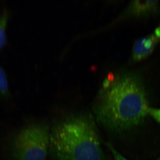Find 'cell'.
I'll use <instances>...</instances> for the list:
<instances>
[{
  "label": "cell",
  "instance_id": "1",
  "mask_svg": "<svg viewBox=\"0 0 160 160\" xmlns=\"http://www.w3.org/2000/svg\"><path fill=\"white\" fill-rule=\"evenodd\" d=\"M149 108L141 81L134 75L126 74L104 80L93 111L103 127L119 132L139 124Z\"/></svg>",
  "mask_w": 160,
  "mask_h": 160
},
{
  "label": "cell",
  "instance_id": "6",
  "mask_svg": "<svg viewBox=\"0 0 160 160\" xmlns=\"http://www.w3.org/2000/svg\"><path fill=\"white\" fill-rule=\"evenodd\" d=\"M9 12L7 10L4 9L0 13V51L4 47L7 43V29Z\"/></svg>",
  "mask_w": 160,
  "mask_h": 160
},
{
  "label": "cell",
  "instance_id": "3",
  "mask_svg": "<svg viewBox=\"0 0 160 160\" xmlns=\"http://www.w3.org/2000/svg\"><path fill=\"white\" fill-rule=\"evenodd\" d=\"M50 131L44 123L30 124L20 129L10 142L12 155L17 160H46Z\"/></svg>",
  "mask_w": 160,
  "mask_h": 160
},
{
  "label": "cell",
  "instance_id": "9",
  "mask_svg": "<svg viewBox=\"0 0 160 160\" xmlns=\"http://www.w3.org/2000/svg\"><path fill=\"white\" fill-rule=\"evenodd\" d=\"M148 114L152 117L160 124V108L156 109L149 107L148 109Z\"/></svg>",
  "mask_w": 160,
  "mask_h": 160
},
{
  "label": "cell",
  "instance_id": "10",
  "mask_svg": "<svg viewBox=\"0 0 160 160\" xmlns=\"http://www.w3.org/2000/svg\"><path fill=\"white\" fill-rule=\"evenodd\" d=\"M155 35L158 38H160V26L158 27L155 29Z\"/></svg>",
  "mask_w": 160,
  "mask_h": 160
},
{
  "label": "cell",
  "instance_id": "5",
  "mask_svg": "<svg viewBox=\"0 0 160 160\" xmlns=\"http://www.w3.org/2000/svg\"><path fill=\"white\" fill-rule=\"evenodd\" d=\"M158 10V1L136 0L130 3L128 7V14L143 16L157 12Z\"/></svg>",
  "mask_w": 160,
  "mask_h": 160
},
{
  "label": "cell",
  "instance_id": "2",
  "mask_svg": "<svg viewBox=\"0 0 160 160\" xmlns=\"http://www.w3.org/2000/svg\"><path fill=\"white\" fill-rule=\"evenodd\" d=\"M49 148L56 160H105L94 120L91 116H71L50 132Z\"/></svg>",
  "mask_w": 160,
  "mask_h": 160
},
{
  "label": "cell",
  "instance_id": "8",
  "mask_svg": "<svg viewBox=\"0 0 160 160\" xmlns=\"http://www.w3.org/2000/svg\"><path fill=\"white\" fill-rule=\"evenodd\" d=\"M106 145L110 150L112 153V154L115 160H128L125 158L124 157H123L122 155L118 152L111 143H106ZM156 160H160V156Z\"/></svg>",
  "mask_w": 160,
  "mask_h": 160
},
{
  "label": "cell",
  "instance_id": "4",
  "mask_svg": "<svg viewBox=\"0 0 160 160\" xmlns=\"http://www.w3.org/2000/svg\"><path fill=\"white\" fill-rule=\"evenodd\" d=\"M155 34H151L136 41L133 48L132 57L134 61L145 58L153 51L160 40Z\"/></svg>",
  "mask_w": 160,
  "mask_h": 160
},
{
  "label": "cell",
  "instance_id": "7",
  "mask_svg": "<svg viewBox=\"0 0 160 160\" xmlns=\"http://www.w3.org/2000/svg\"><path fill=\"white\" fill-rule=\"evenodd\" d=\"M11 97L7 75L4 70L0 66V97L8 99Z\"/></svg>",
  "mask_w": 160,
  "mask_h": 160
}]
</instances>
